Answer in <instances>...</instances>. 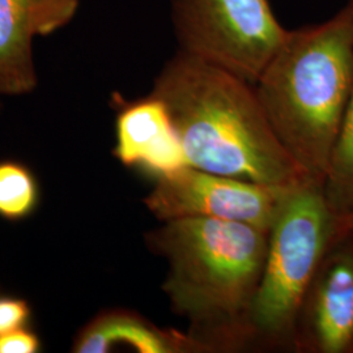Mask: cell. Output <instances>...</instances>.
Wrapping results in <instances>:
<instances>
[{
	"instance_id": "cell-7",
	"label": "cell",
	"mask_w": 353,
	"mask_h": 353,
	"mask_svg": "<svg viewBox=\"0 0 353 353\" xmlns=\"http://www.w3.org/2000/svg\"><path fill=\"white\" fill-rule=\"evenodd\" d=\"M80 0H0V97H20L38 85L33 43L72 23Z\"/></svg>"
},
{
	"instance_id": "cell-2",
	"label": "cell",
	"mask_w": 353,
	"mask_h": 353,
	"mask_svg": "<svg viewBox=\"0 0 353 353\" xmlns=\"http://www.w3.org/2000/svg\"><path fill=\"white\" fill-rule=\"evenodd\" d=\"M254 88L280 143L322 185L352 97V4L288 30Z\"/></svg>"
},
{
	"instance_id": "cell-15",
	"label": "cell",
	"mask_w": 353,
	"mask_h": 353,
	"mask_svg": "<svg viewBox=\"0 0 353 353\" xmlns=\"http://www.w3.org/2000/svg\"><path fill=\"white\" fill-rule=\"evenodd\" d=\"M1 110H3V102L0 100V114H1Z\"/></svg>"
},
{
	"instance_id": "cell-9",
	"label": "cell",
	"mask_w": 353,
	"mask_h": 353,
	"mask_svg": "<svg viewBox=\"0 0 353 353\" xmlns=\"http://www.w3.org/2000/svg\"><path fill=\"white\" fill-rule=\"evenodd\" d=\"M328 250L309 290L312 341L322 353L353 347V245Z\"/></svg>"
},
{
	"instance_id": "cell-6",
	"label": "cell",
	"mask_w": 353,
	"mask_h": 353,
	"mask_svg": "<svg viewBox=\"0 0 353 353\" xmlns=\"http://www.w3.org/2000/svg\"><path fill=\"white\" fill-rule=\"evenodd\" d=\"M290 188L221 176L188 165L154 178L144 204L160 221L210 217L270 230Z\"/></svg>"
},
{
	"instance_id": "cell-4",
	"label": "cell",
	"mask_w": 353,
	"mask_h": 353,
	"mask_svg": "<svg viewBox=\"0 0 353 353\" xmlns=\"http://www.w3.org/2000/svg\"><path fill=\"white\" fill-rule=\"evenodd\" d=\"M344 232L322 185L307 179L288 190L268 232L263 272L249 316L252 335L281 339L293 332L331 243Z\"/></svg>"
},
{
	"instance_id": "cell-13",
	"label": "cell",
	"mask_w": 353,
	"mask_h": 353,
	"mask_svg": "<svg viewBox=\"0 0 353 353\" xmlns=\"http://www.w3.org/2000/svg\"><path fill=\"white\" fill-rule=\"evenodd\" d=\"M32 319V306L26 299L0 296V335L28 327Z\"/></svg>"
},
{
	"instance_id": "cell-16",
	"label": "cell",
	"mask_w": 353,
	"mask_h": 353,
	"mask_svg": "<svg viewBox=\"0 0 353 353\" xmlns=\"http://www.w3.org/2000/svg\"><path fill=\"white\" fill-rule=\"evenodd\" d=\"M348 1H350V3H351V4L353 6V0H348Z\"/></svg>"
},
{
	"instance_id": "cell-11",
	"label": "cell",
	"mask_w": 353,
	"mask_h": 353,
	"mask_svg": "<svg viewBox=\"0 0 353 353\" xmlns=\"http://www.w3.org/2000/svg\"><path fill=\"white\" fill-rule=\"evenodd\" d=\"M322 190L341 225L353 229V92L332 148Z\"/></svg>"
},
{
	"instance_id": "cell-5",
	"label": "cell",
	"mask_w": 353,
	"mask_h": 353,
	"mask_svg": "<svg viewBox=\"0 0 353 353\" xmlns=\"http://www.w3.org/2000/svg\"><path fill=\"white\" fill-rule=\"evenodd\" d=\"M179 50L255 84L288 33L268 0H170Z\"/></svg>"
},
{
	"instance_id": "cell-14",
	"label": "cell",
	"mask_w": 353,
	"mask_h": 353,
	"mask_svg": "<svg viewBox=\"0 0 353 353\" xmlns=\"http://www.w3.org/2000/svg\"><path fill=\"white\" fill-rule=\"evenodd\" d=\"M42 341L36 331L24 327L0 335V353H38Z\"/></svg>"
},
{
	"instance_id": "cell-12",
	"label": "cell",
	"mask_w": 353,
	"mask_h": 353,
	"mask_svg": "<svg viewBox=\"0 0 353 353\" xmlns=\"http://www.w3.org/2000/svg\"><path fill=\"white\" fill-rule=\"evenodd\" d=\"M39 186L36 176L26 165L0 161V217L17 223L37 210Z\"/></svg>"
},
{
	"instance_id": "cell-10",
	"label": "cell",
	"mask_w": 353,
	"mask_h": 353,
	"mask_svg": "<svg viewBox=\"0 0 353 353\" xmlns=\"http://www.w3.org/2000/svg\"><path fill=\"white\" fill-rule=\"evenodd\" d=\"M126 348L139 353H195L212 348L191 334L156 326L127 309H108L77 331L71 352L108 353Z\"/></svg>"
},
{
	"instance_id": "cell-8",
	"label": "cell",
	"mask_w": 353,
	"mask_h": 353,
	"mask_svg": "<svg viewBox=\"0 0 353 353\" xmlns=\"http://www.w3.org/2000/svg\"><path fill=\"white\" fill-rule=\"evenodd\" d=\"M115 159L127 168H137L153 179L188 166L168 108L150 93L134 101L114 93Z\"/></svg>"
},
{
	"instance_id": "cell-3",
	"label": "cell",
	"mask_w": 353,
	"mask_h": 353,
	"mask_svg": "<svg viewBox=\"0 0 353 353\" xmlns=\"http://www.w3.org/2000/svg\"><path fill=\"white\" fill-rule=\"evenodd\" d=\"M268 232L240 221L182 217L145 234L151 252L166 259L163 290L195 338L216 341L250 336L249 316L259 287Z\"/></svg>"
},
{
	"instance_id": "cell-1",
	"label": "cell",
	"mask_w": 353,
	"mask_h": 353,
	"mask_svg": "<svg viewBox=\"0 0 353 353\" xmlns=\"http://www.w3.org/2000/svg\"><path fill=\"white\" fill-rule=\"evenodd\" d=\"M151 93L166 105L190 166L271 186L310 179L280 143L252 83L178 49Z\"/></svg>"
}]
</instances>
